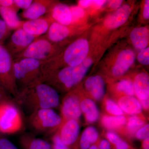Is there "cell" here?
<instances>
[{
  "mask_svg": "<svg viewBox=\"0 0 149 149\" xmlns=\"http://www.w3.org/2000/svg\"><path fill=\"white\" fill-rule=\"evenodd\" d=\"M92 64V59L87 58L77 66L66 67L52 72L44 77L42 81L55 90L60 87L69 90L83 79Z\"/></svg>",
  "mask_w": 149,
  "mask_h": 149,
  "instance_id": "3",
  "label": "cell"
},
{
  "mask_svg": "<svg viewBox=\"0 0 149 149\" xmlns=\"http://www.w3.org/2000/svg\"><path fill=\"white\" fill-rule=\"evenodd\" d=\"M116 149H128L129 146L125 141H121L116 145Z\"/></svg>",
  "mask_w": 149,
  "mask_h": 149,
  "instance_id": "44",
  "label": "cell"
},
{
  "mask_svg": "<svg viewBox=\"0 0 149 149\" xmlns=\"http://www.w3.org/2000/svg\"><path fill=\"white\" fill-rule=\"evenodd\" d=\"M69 26L62 25L54 21L47 32L44 35L51 42L58 44L68 38L71 34V30Z\"/></svg>",
  "mask_w": 149,
  "mask_h": 149,
  "instance_id": "17",
  "label": "cell"
},
{
  "mask_svg": "<svg viewBox=\"0 0 149 149\" xmlns=\"http://www.w3.org/2000/svg\"><path fill=\"white\" fill-rule=\"evenodd\" d=\"M42 63L32 58L13 60L14 76L18 91L38 80H42Z\"/></svg>",
  "mask_w": 149,
  "mask_h": 149,
  "instance_id": "4",
  "label": "cell"
},
{
  "mask_svg": "<svg viewBox=\"0 0 149 149\" xmlns=\"http://www.w3.org/2000/svg\"><path fill=\"white\" fill-rule=\"evenodd\" d=\"M117 89L128 96H133L135 94L134 85L130 80H123L120 81L118 85Z\"/></svg>",
  "mask_w": 149,
  "mask_h": 149,
  "instance_id": "27",
  "label": "cell"
},
{
  "mask_svg": "<svg viewBox=\"0 0 149 149\" xmlns=\"http://www.w3.org/2000/svg\"><path fill=\"white\" fill-rule=\"evenodd\" d=\"M134 91L140 100H148L149 97V76L145 72L138 74L134 81Z\"/></svg>",
  "mask_w": 149,
  "mask_h": 149,
  "instance_id": "20",
  "label": "cell"
},
{
  "mask_svg": "<svg viewBox=\"0 0 149 149\" xmlns=\"http://www.w3.org/2000/svg\"><path fill=\"white\" fill-rule=\"evenodd\" d=\"M107 136L108 139L112 143L115 144V145L122 140L119 136L113 132H109L107 133Z\"/></svg>",
  "mask_w": 149,
  "mask_h": 149,
  "instance_id": "39",
  "label": "cell"
},
{
  "mask_svg": "<svg viewBox=\"0 0 149 149\" xmlns=\"http://www.w3.org/2000/svg\"><path fill=\"white\" fill-rule=\"evenodd\" d=\"M0 6L13 9L17 12L19 10L15 4L13 0H0Z\"/></svg>",
  "mask_w": 149,
  "mask_h": 149,
  "instance_id": "38",
  "label": "cell"
},
{
  "mask_svg": "<svg viewBox=\"0 0 149 149\" xmlns=\"http://www.w3.org/2000/svg\"><path fill=\"white\" fill-rule=\"evenodd\" d=\"M80 132V126L77 120H67L58 134L62 141L67 146H71L76 141Z\"/></svg>",
  "mask_w": 149,
  "mask_h": 149,
  "instance_id": "15",
  "label": "cell"
},
{
  "mask_svg": "<svg viewBox=\"0 0 149 149\" xmlns=\"http://www.w3.org/2000/svg\"><path fill=\"white\" fill-rule=\"evenodd\" d=\"M126 123V119L122 116H105L102 118V123L106 127L114 129L120 127Z\"/></svg>",
  "mask_w": 149,
  "mask_h": 149,
  "instance_id": "26",
  "label": "cell"
},
{
  "mask_svg": "<svg viewBox=\"0 0 149 149\" xmlns=\"http://www.w3.org/2000/svg\"><path fill=\"white\" fill-rule=\"evenodd\" d=\"M55 2L50 0H34L29 8L20 14L28 20L37 19L47 15Z\"/></svg>",
  "mask_w": 149,
  "mask_h": 149,
  "instance_id": "11",
  "label": "cell"
},
{
  "mask_svg": "<svg viewBox=\"0 0 149 149\" xmlns=\"http://www.w3.org/2000/svg\"><path fill=\"white\" fill-rule=\"evenodd\" d=\"M120 109L128 114H135L141 113L142 105L136 98L127 96L121 98L118 102Z\"/></svg>",
  "mask_w": 149,
  "mask_h": 149,
  "instance_id": "23",
  "label": "cell"
},
{
  "mask_svg": "<svg viewBox=\"0 0 149 149\" xmlns=\"http://www.w3.org/2000/svg\"><path fill=\"white\" fill-rule=\"evenodd\" d=\"M135 60V54L130 49H125L120 52L112 68V73L115 76L124 74L130 68Z\"/></svg>",
  "mask_w": 149,
  "mask_h": 149,
  "instance_id": "14",
  "label": "cell"
},
{
  "mask_svg": "<svg viewBox=\"0 0 149 149\" xmlns=\"http://www.w3.org/2000/svg\"><path fill=\"white\" fill-rule=\"evenodd\" d=\"M79 4L83 8H88L90 6L94 5V1L91 0H81L79 1Z\"/></svg>",
  "mask_w": 149,
  "mask_h": 149,
  "instance_id": "42",
  "label": "cell"
},
{
  "mask_svg": "<svg viewBox=\"0 0 149 149\" xmlns=\"http://www.w3.org/2000/svg\"><path fill=\"white\" fill-rule=\"evenodd\" d=\"M52 141L53 143L52 149H69L68 146L62 141L58 134H55L53 136Z\"/></svg>",
  "mask_w": 149,
  "mask_h": 149,
  "instance_id": "33",
  "label": "cell"
},
{
  "mask_svg": "<svg viewBox=\"0 0 149 149\" xmlns=\"http://www.w3.org/2000/svg\"><path fill=\"white\" fill-rule=\"evenodd\" d=\"M12 31L5 22L0 19V45H3L4 42L10 36Z\"/></svg>",
  "mask_w": 149,
  "mask_h": 149,
  "instance_id": "28",
  "label": "cell"
},
{
  "mask_svg": "<svg viewBox=\"0 0 149 149\" xmlns=\"http://www.w3.org/2000/svg\"><path fill=\"white\" fill-rule=\"evenodd\" d=\"M72 14V23L75 22L84 16V10L78 6H72L70 7Z\"/></svg>",
  "mask_w": 149,
  "mask_h": 149,
  "instance_id": "31",
  "label": "cell"
},
{
  "mask_svg": "<svg viewBox=\"0 0 149 149\" xmlns=\"http://www.w3.org/2000/svg\"><path fill=\"white\" fill-rule=\"evenodd\" d=\"M138 61L143 65L149 64V48H146L141 50L138 56Z\"/></svg>",
  "mask_w": 149,
  "mask_h": 149,
  "instance_id": "32",
  "label": "cell"
},
{
  "mask_svg": "<svg viewBox=\"0 0 149 149\" xmlns=\"http://www.w3.org/2000/svg\"><path fill=\"white\" fill-rule=\"evenodd\" d=\"M149 30L146 27L135 28L130 34V38L133 46L140 50L147 48L149 42Z\"/></svg>",
  "mask_w": 149,
  "mask_h": 149,
  "instance_id": "21",
  "label": "cell"
},
{
  "mask_svg": "<svg viewBox=\"0 0 149 149\" xmlns=\"http://www.w3.org/2000/svg\"><path fill=\"white\" fill-rule=\"evenodd\" d=\"M63 116L65 120H77L81 115V109L78 97L73 94L64 99L61 108Z\"/></svg>",
  "mask_w": 149,
  "mask_h": 149,
  "instance_id": "13",
  "label": "cell"
},
{
  "mask_svg": "<svg viewBox=\"0 0 149 149\" xmlns=\"http://www.w3.org/2000/svg\"><path fill=\"white\" fill-rule=\"evenodd\" d=\"M98 138V133L95 128L89 127L85 129L80 141L81 149H88L91 144L95 143Z\"/></svg>",
  "mask_w": 149,
  "mask_h": 149,
  "instance_id": "25",
  "label": "cell"
},
{
  "mask_svg": "<svg viewBox=\"0 0 149 149\" xmlns=\"http://www.w3.org/2000/svg\"><path fill=\"white\" fill-rule=\"evenodd\" d=\"M15 4L18 9H22L25 10L29 8L32 4L33 0H13Z\"/></svg>",
  "mask_w": 149,
  "mask_h": 149,
  "instance_id": "36",
  "label": "cell"
},
{
  "mask_svg": "<svg viewBox=\"0 0 149 149\" xmlns=\"http://www.w3.org/2000/svg\"><path fill=\"white\" fill-rule=\"evenodd\" d=\"M143 149H149V139H145L143 143Z\"/></svg>",
  "mask_w": 149,
  "mask_h": 149,
  "instance_id": "46",
  "label": "cell"
},
{
  "mask_svg": "<svg viewBox=\"0 0 149 149\" xmlns=\"http://www.w3.org/2000/svg\"><path fill=\"white\" fill-rule=\"evenodd\" d=\"M17 11L13 9L0 6V15L3 20L11 30H16L21 28L23 21L19 18Z\"/></svg>",
  "mask_w": 149,
  "mask_h": 149,
  "instance_id": "22",
  "label": "cell"
},
{
  "mask_svg": "<svg viewBox=\"0 0 149 149\" xmlns=\"http://www.w3.org/2000/svg\"><path fill=\"white\" fill-rule=\"evenodd\" d=\"M24 128L21 110L14 100L0 104V133L12 135L22 131Z\"/></svg>",
  "mask_w": 149,
  "mask_h": 149,
  "instance_id": "5",
  "label": "cell"
},
{
  "mask_svg": "<svg viewBox=\"0 0 149 149\" xmlns=\"http://www.w3.org/2000/svg\"><path fill=\"white\" fill-rule=\"evenodd\" d=\"M54 21L47 15L37 19L23 21L21 29L30 35L39 37L45 35Z\"/></svg>",
  "mask_w": 149,
  "mask_h": 149,
  "instance_id": "10",
  "label": "cell"
},
{
  "mask_svg": "<svg viewBox=\"0 0 149 149\" xmlns=\"http://www.w3.org/2000/svg\"><path fill=\"white\" fill-rule=\"evenodd\" d=\"M30 128L38 133H47L61 124V116L53 109H41L29 115L27 118Z\"/></svg>",
  "mask_w": 149,
  "mask_h": 149,
  "instance_id": "7",
  "label": "cell"
},
{
  "mask_svg": "<svg viewBox=\"0 0 149 149\" xmlns=\"http://www.w3.org/2000/svg\"><path fill=\"white\" fill-rule=\"evenodd\" d=\"M56 43L49 41L45 35L37 37L24 51L13 58V60L32 58L45 61L58 54L59 48Z\"/></svg>",
  "mask_w": 149,
  "mask_h": 149,
  "instance_id": "6",
  "label": "cell"
},
{
  "mask_svg": "<svg viewBox=\"0 0 149 149\" xmlns=\"http://www.w3.org/2000/svg\"><path fill=\"white\" fill-rule=\"evenodd\" d=\"M13 100L20 109L29 115L38 110L53 109L60 103L57 91L41 80L19 90Z\"/></svg>",
  "mask_w": 149,
  "mask_h": 149,
  "instance_id": "1",
  "label": "cell"
},
{
  "mask_svg": "<svg viewBox=\"0 0 149 149\" xmlns=\"http://www.w3.org/2000/svg\"><path fill=\"white\" fill-rule=\"evenodd\" d=\"M19 142L23 149H52L51 144L47 141L28 133L22 135Z\"/></svg>",
  "mask_w": 149,
  "mask_h": 149,
  "instance_id": "18",
  "label": "cell"
},
{
  "mask_svg": "<svg viewBox=\"0 0 149 149\" xmlns=\"http://www.w3.org/2000/svg\"><path fill=\"white\" fill-rule=\"evenodd\" d=\"M106 1L103 0H96L95 1L94 6L97 8H100L103 5Z\"/></svg>",
  "mask_w": 149,
  "mask_h": 149,
  "instance_id": "45",
  "label": "cell"
},
{
  "mask_svg": "<svg viewBox=\"0 0 149 149\" xmlns=\"http://www.w3.org/2000/svg\"><path fill=\"white\" fill-rule=\"evenodd\" d=\"M143 120L136 116L130 118L128 122V128L131 132H135L144 124Z\"/></svg>",
  "mask_w": 149,
  "mask_h": 149,
  "instance_id": "30",
  "label": "cell"
},
{
  "mask_svg": "<svg viewBox=\"0 0 149 149\" xmlns=\"http://www.w3.org/2000/svg\"><path fill=\"white\" fill-rule=\"evenodd\" d=\"M0 149H18L10 141L0 133Z\"/></svg>",
  "mask_w": 149,
  "mask_h": 149,
  "instance_id": "34",
  "label": "cell"
},
{
  "mask_svg": "<svg viewBox=\"0 0 149 149\" xmlns=\"http://www.w3.org/2000/svg\"><path fill=\"white\" fill-rule=\"evenodd\" d=\"M89 51L87 40L80 39L71 43L61 54L43 62L41 66L42 79L52 72L58 70L63 65L75 66L86 59Z\"/></svg>",
  "mask_w": 149,
  "mask_h": 149,
  "instance_id": "2",
  "label": "cell"
},
{
  "mask_svg": "<svg viewBox=\"0 0 149 149\" xmlns=\"http://www.w3.org/2000/svg\"><path fill=\"white\" fill-rule=\"evenodd\" d=\"M123 1L120 0H115V1H109V6L111 9H116L118 8L121 5Z\"/></svg>",
  "mask_w": 149,
  "mask_h": 149,
  "instance_id": "40",
  "label": "cell"
},
{
  "mask_svg": "<svg viewBox=\"0 0 149 149\" xmlns=\"http://www.w3.org/2000/svg\"><path fill=\"white\" fill-rule=\"evenodd\" d=\"M88 91L95 99L100 100L105 94V84L103 78L100 75L89 77L85 82Z\"/></svg>",
  "mask_w": 149,
  "mask_h": 149,
  "instance_id": "19",
  "label": "cell"
},
{
  "mask_svg": "<svg viewBox=\"0 0 149 149\" xmlns=\"http://www.w3.org/2000/svg\"><path fill=\"white\" fill-rule=\"evenodd\" d=\"M13 101V97L0 84V104Z\"/></svg>",
  "mask_w": 149,
  "mask_h": 149,
  "instance_id": "35",
  "label": "cell"
},
{
  "mask_svg": "<svg viewBox=\"0 0 149 149\" xmlns=\"http://www.w3.org/2000/svg\"><path fill=\"white\" fill-rule=\"evenodd\" d=\"M149 135V125L147 124L146 126L141 128L136 133V137L140 140H145L148 138Z\"/></svg>",
  "mask_w": 149,
  "mask_h": 149,
  "instance_id": "37",
  "label": "cell"
},
{
  "mask_svg": "<svg viewBox=\"0 0 149 149\" xmlns=\"http://www.w3.org/2000/svg\"><path fill=\"white\" fill-rule=\"evenodd\" d=\"M99 149H111V145L109 142L107 140H103L101 142Z\"/></svg>",
  "mask_w": 149,
  "mask_h": 149,
  "instance_id": "43",
  "label": "cell"
},
{
  "mask_svg": "<svg viewBox=\"0 0 149 149\" xmlns=\"http://www.w3.org/2000/svg\"><path fill=\"white\" fill-rule=\"evenodd\" d=\"M88 149H100L99 148H98L96 146H94V145H93V146H91L90 147V148H89Z\"/></svg>",
  "mask_w": 149,
  "mask_h": 149,
  "instance_id": "48",
  "label": "cell"
},
{
  "mask_svg": "<svg viewBox=\"0 0 149 149\" xmlns=\"http://www.w3.org/2000/svg\"><path fill=\"white\" fill-rule=\"evenodd\" d=\"M107 109L110 113L116 116H121L123 114V111L120 107L111 100H108L107 102Z\"/></svg>",
  "mask_w": 149,
  "mask_h": 149,
  "instance_id": "29",
  "label": "cell"
},
{
  "mask_svg": "<svg viewBox=\"0 0 149 149\" xmlns=\"http://www.w3.org/2000/svg\"><path fill=\"white\" fill-rule=\"evenodd\" d=\"M37 37L20 28L15 30L6 45L4 46L13 58L25 50Z\"/></svg>",
  "mask_w": 149,
  "mask_h": 149,
  "instance_id": "9",
  "label": "cell"
},
{
  "mask_svg": "<svg viewBox=\"0 0 149 149\" xmlns=\"http://www.w3.org/2000/svg\"><path fill=\"white\" fill-rule=\"evenodd\" d=\"M80 108L85 113L86 119L90 122H94L97 120L99 112L95 103L91 99L83 100L80 104Z\"/></svg>",
  "mask_w": 149,
  "mask_h": 149,
  "instance_id": "24",
  "label": "cell"
},
{
  "mask_svg": "<svg viewBox=\"0 0 149 149\" xmlns=\"http://www.w3.org/2000/svg\"><path fill=\"white\" fill-rule=\"evenodd\" d=\"M141 102L142 104V106L145 109H148L149 106V102L148 100H144L141 101Z\"/></svg>",
  "mask_w": 149,
  "mask_h": 149,
  "instance_id": "47",
  "label": "cell"
},
{
  "mask_svg": "<svg viewBox=\"0 0 149 149\" xmlns=\"http://www.w3.org/2000/svg\"><path fill=\"white\" fill-rule=\"evenodd\" d=\"M46 15L54 21L62 25L69 26L72 23V14L70 7L65 4L55 2Z\"/></svg>",
  "mask_w": 149,
  "mask_h": 149,
  "instance_id": "12",
  "label": "cell"
},
{
  "mask_svg": "<svg viewBox=\"0 0 149 149\" xmlns=\"http://www.w3.org/2000/svg\"><path fill=\"white\" fill-rule=\"evenodd\" d=\"M131 12L130 5L125 4L123 6L106 19L105 26L110 29H115L120 27L128 20Z\"/></svg>",
  "mask_w": 149,
  "mask_h": 149,
  "instance_id": "16",
  "label": "cell"
},
{
  "mask_svg": "<svg viewBox=\"0 0 149 149\" xmlns=\"http://www.w3.org/2000/svg\"><path fill=\"white\" fill-rule=\"evenodd\" d=\"M143 15L144 18L146 19H149V0H146L145 1V5H144L143 13Z\"/></svg>",
  "mask_w": 149,
  "mask_h": 149,
  "instance_id": "41",
  "label": "cell"
},
{
  "mask_svg": "<svg viewBox=\"0 0 149 149\" xmlns=\"http://www.w3.org/2000/svg\"><path fill=\"white\" fill-rule=\"evenodd\" d=\"M13 58L4 45H0V84L13 98L18 93L13 71Z\"/></svg>",
  "mask_w": 149,
  "mask_h": 149,
  "instance_id": "8",
  "label": "cell"
}]
</instances>
